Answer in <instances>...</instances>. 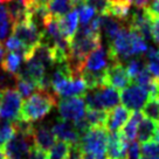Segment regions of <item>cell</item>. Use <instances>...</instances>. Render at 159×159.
<instances>
[{"instance_id": "1", "label": "cell", "mask_w": 159, "mask_h": 159, "mask_svg": "<svg viewBox=\"0 0 159 159\" xmlns=\"http://www.w3.org/2000/svg\"><path fill=\"white\" fill-rule=\"evenodd\" d=\"M148 48L144 38L128 26H125L108 46L111 62L128 61L134 56L145 54Z\"/></svg>"}, {"instance_id": "2", "label": "cell", "mask_w": 159, "mask_h": 159, "mask_svg": "<svg viewBox=\"0 0 159 159\" xmlns=\"http://www.w3.org/2000/svg\"><path fill=\"white\" fill-rule=\"evenodd\" d=\"M57 103L59 97L53 93V90L38 89L25 99L19 117L30 123L40 122L54 109Z\"/></svg>"}, {"instance_id": "3", "label": "cell", "mask_w": 159, "mask_h": 159, "mask_svg": "<svg viewBox=\"0 0 159 159\" xmlns=\"http://www.w3.org/2000/svg\"><path fill=\"white\" fill-rule=\"evenodd\" d=\"M108 143V131L105 128H90L85 134L81 136L80 148L83 153L91 159H107L105 150Z\"/></svg>"}, {"instance_id": "4", "label": "cell", "mask_w": 159, "mask_h": 159, "mask_svg": "<svg viewBox=\"0 0 159 159\" xmlns=\"http://www.w3.org/2000/svg\"><path fill=\"white\" fill-rule=\"evenodd\" d=\"M83 97L88 109L104 110V111L117 107L120 101V94L118 93V90L110 85H104L97 89L89 90L88 93H85Z\"/></svg>"}, {"instance_id": "5", "label": "cell", "mask_w": 159, "mask_h": 159, "mask_svg": "<svg viewBox=\"0 0 159 159\" xmlns=\"http://www.w3.org/2000/svg\"><path fill=\"white\" fill-rule=\"evenodd\" d=\"M110 65H111V60L109 56L108 47L101 45L85 57L82 71L95 75H104Z\"/></svg>"}, {"instance_id": "6", "label": "cell", "mask_w": 159, "mask_h": 159, "mask_svg": "<svg viewBox=\"0 0 159 159\" xmlns=\"http://www.w3.org/2000/svg\"><path fill=\"white\" fill-rule=\"evenodd\" d=\"M125 25L139 33L145 41L152 39V15L148 8H132Z\"/></svg>"}, {"instance_id": "7", "label": "cell", "mask_w": 159, "mask_h": 159, "mask_svg": "<svg viewBox=\"0 0 159 159\" xmlns=\"http://www.w3.org/2000/svg\"><path fill=\"white\" fill-rule=\"evenodd\" d=\"M21 107H22V97L20 96L18 90L15 88L4 90L0 104V118L8 122L19 118Z\"/></svg>"}, {"instance_id": "8", "label": "cell", "mask_w": 159, "mask_h": 159, "mask_svg": "<svg viewBox=\"0 0 159 159\" xmlns=\"http://www.w3.org/2000/svg\"><path fill=\"white\" fill-rule=\"evenodd\" d=\"M32 145H34L32 137L14 132L13 137L4 145L2 151L7 159H26Z\"/></svg>"}, {"instance_id": "9", "label": "cell", "mask_w": 159, "mask_h": 159, "mask_svg": "<svg viewBox=\"0 0 159 159\" xmlns=\"http://www.w3.org/2000/svg\"><path fill=\"white\" fill-rule=\"evenodd\" d=\"M12 35L19 39L20 41H22L28 48L34 49V47H36L41 42L42 30H39L32 21L27 19L26 21L13 25Z\"/></svg>"}, {"instance_id": "10", "label": "cell", "mask_w": 159, "mask_h": 159, "mask_svg": "<svg viewBox=\"0 0 159 159\" xmlns=\"http://www.w3.org/2000/svg\"><path fill=\"white\" fill-rule=\"evenodd\" d=\"M150 95L146 90L138 84L128 85L120 93V101L128 110L131 111H140L145 103L148 102Z\"/></svg>"}, {"instance_id": "11", "label": "cell", "mask_w": 159, "mask_h": 159, "mask_svg": "<svg viewBox=\"0 0 159 159\" xmlns=\"http://www.w3.org/2000/svg\"><path fill=\"white\" fill-rule=\"evenodd\" d=\"M85 102L82 97H70V98H61L57 103V109L61 119L76 122L84 117L85 115Z\"/></svg>"}, {"instance_id": "12", "label": "cell", "mask_w": 159, "mask_h": 159, "mask_svg": "<svg viewBox=\"0 0 159 159\" xmlns=\"http://www.w3.org/2000/svg\"><path fill=\"white\" fill-rule=\"evenodd\" d=\"M87 84L82 77H68L52 88L53 93L59 98L83 97L87 93Z\"/></svg>"}, {"instance_id": "13", "label": "cell", "mask_w": 159, "mask_h": 159, "mask_svg": "<svg viewBox=\"0 0 159 159\" xmlns=\"http://www.w3.org/2000/svg\"><path fill=\"white\" fill-rule=\"evenodd\" d=\"M105 80L108 85L120 90L125 89L132 82V79L126 70V66H124L123 62L118 61L111 62L105 73Z\"/></svg>"}, {"instance_id": "14", "label": "cell", "mask_w": 159, "mask_h": 159, "mask_svg": "<svg viewBox=\"0 0 159 159\" xmlns=\"http://www.w3.org/2000/svg\"><path fill=\"white\" fill-rule=\"evenodd\" d=\"M52 130H53L56 139H59V140H63V142H66V143H68L70 145L79 144L80 143L81 134L76 130L73 122L60 118L53 124Z\"/></svg>"}, {"instance_id": "15", "label": "cell", "mask_w": 159, "mask_h": 159, "mask_svg": "<svg viewBox=\"0 0 159 159\" xmlns=\"http://www.w3.org/2000/svg\"><path fill=\"white\" fill-rule=\"evenodd\" d=\"M130 116H131V112L125 107H122V105L115 107L107 112V119L104 124L105 130H108L110 134L118 132L128 122Z\"/></svg>"}, {"instance_id": "16", "label": "cell", "mask_w": 159, "mask_h": 159, "mask_svg": "<svg viewBox=\"0 0 159 159\" xmlns=\"http://www.w3.org/2000/svg\"><path fill=\"white\" fill-rule=\"evenodd\" d=\"M126 148L128 142L120 136L119 131L108 134V143L105 150L107 159H126Z\"/></svg>"}, {"instance_id": "17", "label": "cell", "mask_w": 159, "mask_h": 159, "mask_svg": "<svg viewBox=\"0 0 159 159\" xmlns=\"http://www.w3.org/2000/svg\"><path fill=\"white\" fill-rule=\"evenodd\" d=\"M56 137L50 126L46 124H40L38 126L34 125L33 130V143L35 146L43 151H49L50 148L55 144Z\"/></svg>"}, {"instance_id": "18", "label": "cell", "mask_w": 159, "mask_h": 159, "mask_svg": "<svg viewBox=\"0 0 159 159\" xmlns=\"http://www.w3.org/2000/svg\"><path fill=\"white\" fill-rule=\"evenodd\" d=\"M98 18L101 34L103 33V35L109 40V42L112 41L116 38V35L126 26L123 21L116 19L110 14H98Z\"/></svg>"}, {"instance_id": "19", "label": "cell", "mask_w": 159, "mask_h": 159, "mask_svg": "<svg viewBox=\"0 0 159 159\" xmlns=\"http://www.w3.org/2000/svg\"><path fill=\"white\" fill-rule=\"evenodd\" d=\"M56 20H57V25H59V28L61 30L62 35L70 42V40L73 39V36L75 35L76 30L79 28L80 21L77 11L71 10L69 13H67L66 15L56 18Z\"/></svg>"}, {"instance_id": "20", "label": "cell", "mask_w": 159, "mask_h": 159, "mask_svg": "<svg viewBox=\"0 0 159 159\" xmlns=\"http://www.w3.org/2000/svg\"><path fill=\"white\" fill-rule=\"evenodd\" d=\"M6 10L8 13L12 25L27 20V10L21 0H10L6 2Z\"/></svg>"}, {"instance_id": "21", "label": "cell", "mask_w": 159, "mask_h": 159, "mask_svg": "<svg viewBox=\"0 0 159 159\" xmlns=\"http://www.w3.org/2000/svg\"><path fill=\"white\" fill-rule=\"evenodd\" d=\"M144 118L143 114L140 111H134L130 118L128 119V122L125 123V125L123 126L122 131H119L120 136L129 143L132 142L136 138V134H137V129H138V124L142 119Z\"/></svg>"}, {"instance_id": "22", "label": "cell", "mask_w": 159, "mask_h": 159, "mask_svg": "<svg viewBox=\"0 0 159 159\" xmlns=\"http://www.w3.org/2000/svg\"><path fill=\"white\" fill-rule=\"evenodd\" d=\"M158 123H156L153 120L149 118H143L138 124V129H137V140L138 143H146L150 139L153 138L156 130L158 128Z\"/></svg>"}, {"instance_id": "23", "label": "cell", "mask_w": 159, "mask_h": 159, "mask_svg": "<svg viewBox=\"0 0 159 159\" xmlns=\"http://www.w3.org/2000/svg\"><path fill=\"white\" fill-rule=\"evenodd\" d=\"M146 68L153 77L159 79V48L151 46L144 55Z\"/></svg>"}, {"instance_id": "24", "label": "cell", "mask_w": 159, "mask_h": 159, "mask_svg": "<svg viewBox=\"0 0 159 159\" xmlns=\"http://www.w3.org/2000/svg\"><path fill=\"white\" fill-rule=\"evenodd\" d=\"M22 63H24V57L21 55L13 53V52H8V54H6L4 57V61L1 63V68L11 73V74L18 75Z\"/></svg>"}, {"instance_id": "25", "label": "cell", "mask_w": 159, "mask_h": 159, "mask_svg": "<svg viewBox=\"0 0 159 159\" xmlns=\"http://www.w3.org/2000/svg\"><path fill=\"white\" fill-rule=\"evenodd\" d=\"M74 7L71 5L70 0H50V2L48 4L49 13L54 18H60L62 15H66Z\"/></svg>"}, {"instance_id": "26", "label": "cell", "mask_w": 159, "mask_h": 159, "mask_svg": "<svg viewBox=\"0 0 159 159\" xmlns=\"http://www.w3.org/2000/svg\"><path fill=\"white\" fill-rule=\"evenodd\" d=\"M87 122L89 123L90 128H104L105 119H107V111L104 110H95V109H88L85 110L84 115Z\"/></svg>"}, {"instance_id": "27", "label": "cell", "mask_w": 159, "mask_h": 159, "mask_svg": "<svg viewBox=\"0 0 159 159\" xmlns=\"http://www.w3.org/2000/svg\"><path fill=\"white\" fill-rule=\"evenodd\" d=\"M70 144L63 140H57L48 151L47 158L48 159H68Z\"/></svg>"}, {"instance_id": "28", "label": "cell", "mask_w": 159, "mask_h": 159, "mask_svg": "<svg viewBox=\"0 0 159 159\" xmlns=\"http://www.w3.org/2000/svg\"><path fill=\"white\" fill-rule=\"evenodd\" d=\"M12 21H11L6 6L4 5V2H0V42L8 36V34L12 30Z\"/></svg>"}, {"instance_id": "29", "label": "cell", "mask_w": 159, "mask_h": 159, "mask_svg": "<svg viewBox=\"0 0 159 159\" xmlns=\"http://www.w3.org/2000/svg\"><path fill=\"white\" fill-rule=\"evenodd\" d=\"M142 114L146 118L151 119L159 124V99L150 97V99L145 103V105L142 109Z\"/></svg>"}, {"instance_id": "30", "label": "cell", "mask_w": 159, "mask_h": 159, "mask_svg": "<svg viewBox=\"0 0 159 159\" xmlns=\"http://www.w3.org/2000/svg\"><path fill=\"white\" fill-rule=\"evenodd\" d=\"M16 77H18V76H16ZM15 89L18 90V93H19L20 96H21L22 98L26 99L27 97H30L32 94H34L39 88H38L36 84H34L33 82L18 77L16 84H15Z\"/></svg>"}, {"instance_id": "31", "label": "cell", "mask_w": 159, "mask_h": 159, "mask_svg": "<svg viewBox=\"0 0 159 159\" xmlns=\"http://www.w3.org/2000/svg\"><path fill=\"white\" fill-rule=\"evenodd\" d=\"M146 68V63H145L144 57H134V59L128 60V65H126V70L131 79L134 80L137 75Z\"/></svg>"}, {"instance_id": "32", "label": "cell", "mask_w": 159, "mask_h": 159, "mask_svg": "<svg viewBox=\"0 0 159 159\" xmlns=\"http://www.w3.org/2000/svg\"><path fill=\"white\" fill-rule=\"evenodd\" d=\"M16 75H13L0 67V90L14 89L16 84Z\"/></svg>"}, {"instance_id": "33", "label": "cell", "mask_w": 159, "mask_h": 159, "mask_svg": "<svg viewBox=\"0 0 159 159\" xmlns=\"http://www.w3.org/2000/svg\"><path fill=\"white\" fill-rule=\"evenodd\" d=\"M76 11H77V14H79V21L81 25H88L96 15V12L90 6L85 5V4L79 6L76 8Z\"/></svg>"}, {"instance_id": "34", "label": "cell", "mask_w": 159, "mask_h": 159, "mask_svg": "<svg viewBox=\"0 0 159 159\" xmlns=\"http://www.w3.org/2000/svg\"><path fill=\"white\" fill-rule=\"evenodd\" d=\"M14 128L12 122L5 120L2 124L0 125V149L2 150L4 145L7 143V140H10L13 134H14Z\"/></svg>"}, {"instance_id": "35", "label": "cell", "mask_w": 159, "mask_h": 159, "mask_svg": "<svg viewBox=\"0 0 159 159\" xmlns=\"http://www.w3.org/2000/svg\"><path fill=\"white\" fill-rule=\"evenodd\" d=\"M140 154L143 157H159V143L149 140L140 146Z\"/></svg>"}, {"instance_id": "36", "label": "cell", "mask_w": 159, "mask_h": 159, "mask_svg": "<svg viewBox=\"0 0 159 159\" xmlns=\"http://www.w3.org/2000/svg\"><path fill=\"white\" fill-rule=\"evenodd\" d=\"M84 4L90 6L98 14H107L110 6V0H85Z\"/></svg>"}, {"instance_id": "37", "label": "cell", "mask_w": 159, "mask_h": 159, "mask_svg": "<svg viewBox=\"0 0 159 159\" xmlns=\"http://www.w3.org/2000/svg\"><path fill=\"white\" fill-rule=\"evenodd\" d=\"M140 156V146L138 142H129L126 148V159H139Z\"/></svg>"}, {"instance_id": "38", "label": "cell", "mask_w": 159, "mask_h": 159, "mask_svg": "<svg viewBox=\"0 0 159 159\" xmlns=\"http://www.w3.org/2000/svg\"><path fill=\"white\" fill-rule=\"evenodd\" d=\"M26 159H48L47 158V152L43 150L39 149L38 146L32 145L28 153L26 156Z\"/></svg>"}, {"instance_id": "39", "label": "cell", "mask_w": 159, "mask_h": 159, "mask_svg": "<svg viewBox=\"0 0 159 159\" xmlns=\"http://www.w3.org/2000/svg\"><path fill=\"white\" fill-rule=\"evenodd\" d=\"M68 159H84V153H83V151L80 148L79 144L70 145Z\"/></svg>"}, {"instance_id": "40", "label": "cell", "mask_w": 159, "mask_h": 159, "mask_svg": "<svg viewBox=\"0 0 159 159\" xmlns=\"http://www.w3.org/2000/svg\"><path fill=\"white\" fill-rule=\"evenodd\" d=\"M148 11L152 16H158L159 18V0H152V2L148 7Z\"/></svg>"}, {"instance_id": "41", "label": "cell", "mask_w": 159, "mask_h": 159, "mask_svg": "<svg viewBox=\"0 0 159 159\" xmlns=\"http://www.w3.org/2000/svg\"><path fill=\"white\" fill-rule=\"evenodd\" d=\"M152 0H131V4L137 8H148Z\"/></svg>"}, {"instance_id": "42", "label": "cell", "mask_w": 159, "mask_h": 159, "mask_svg": "<svg viewBox=\"0 0 159 159\" xmlns=\"http://www.w3.org/2000/svg\"><path fill=\"white\" fill-rule=\"evenodd\" d=\"M5 47L4 45L0 42V67H1V63H2V61H4V57H5L6 55V52H5Z\"/></svg>"}, {"instance_id": "43", "label": "cell", "mask_w": 159, "mask_h": 159, "mask_svg": "<svg viewBox=\"0 0 159 159\" xmlns=\"http://www.w3.org/2000/svg\"><path fill=\"white\" fill-rule=\"evenodd\" d=\"M70 1H71V5H73V7H74V8H77L79 6H81V5H83V4H84L85 0H70Z\"/></svg>"}, {"instance_id": "44", "label": "cell", "mask_w": 159, "mask_h": 159, "mask_svg": "<svg viewBox=\"0 0 159 159\" xmlns=\"http://www.w3.org/2000/svg\"><path fill=\"white\" fill-rule=\"evenodd\" d=\"M154 140V142H157V143H159V125L158 128H157V130H156V134H154L153 138H152Z\"/></svg>"}, {"instance_id": "45", "label": "cell", "mask_w": 159, "mask_h": 159, "mask_svg": "<svg viewBox=\"0 0 159 159\" xmlns=\"http://www.w3.org/2000/svg\"><path fill=\"white\" fill-rule=\"evenodd\" d=\"M34 2H38V4H42V5H47L50 2V0H33Z\"/></svg>"}, {"instance_id": "46", "label": "cell", "mask_w": 159, "mask_h": 159, "mask_svg": "<svg viewBox=\"0 0 159 159\" xmlns=\"http://www.w3.org/2000/svg\"><path fill=\"white\" fill-rule=\"evenodd\" d=\"M114 2H131V0H110Z\"/></svg>"}, {"instance_id": "47", "label": "cell", "mask_w": 159, "mask_h": 159, "mask_svg": "<svg viewBox=\"0 0 159 159\" xmlns=\"http://www.w3.org/2000/svg\"><path fill=\"white\" fill-rule=\"evenodd\" d=\"M139 159H159V157H143V156H140Z\"/></svg>"}, {"instance_id": "48", "label": "cell", "mask_w": 159, "mask_h": 159, "mask_svg": "<svg viewBox=\"0 0 159 159\" xmlns=\"http://www.w3.org/2000/svg\"><path fill=\"white\" fill-rule=\"evenodd\" d=\"M4 157H5V154H4V151L0 149V159H4Z\"/></svg>"}, {"instance_id": "49", "label": "cell", "mask_w": 159, "mask_h": 159, "mask_svg": "<svg viewBox=\"0 0 159 159\" xmlns=\"http://www.w3.org/2000/svg\"><path fill=\"white\" fill-rule=\"evenodd\" d=\"M1 99H2V90H0V104H1Z\"/></svg>"}]
</instances>
